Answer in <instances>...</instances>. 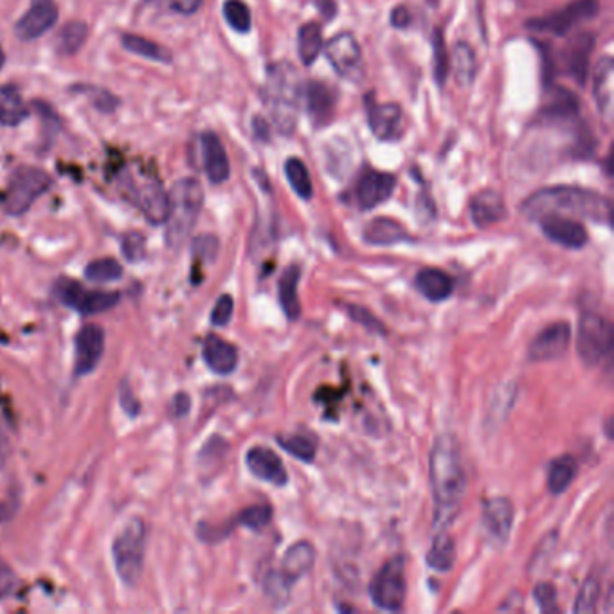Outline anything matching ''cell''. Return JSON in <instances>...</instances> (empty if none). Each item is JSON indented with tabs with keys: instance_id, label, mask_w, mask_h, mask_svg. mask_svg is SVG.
Instances as JSON below:
<instances>
[{
	"instance_id": "obj_54",
	"label": "cell",
	"mask_w": 614,
	"mask_h": 614,
	"mask_svg": "<svg viewBox=\"0 0 614 614\" xmlns=\"http://www.w3.org/2000/svg\"><path fill=\"white\" fill-rule=\"evenodd\" d=\"M119 401H121V408L126 411L128 414H132V416L137 414L139 402L135 401V397H134V393H132V390L128 388L126 382H123L121 388H119Z\"/></svg>"
},
{
	"instance_id": "obj_34",
	"label": "cell",
	"mask_w": 614,
	"mask_h": 614,
	"mask_svg": "<svg viewBox=\"0 0 614 614\" xmlns=\"http://www.w3.org/2000/svg\"><path fill=\"white\" fill-rule=\"evenodd\" d=\"M425 560L436 571H451L452 569L454 560H456V544H454L452 537L447 533V530L436 531V539H434Z\"/></svg>"
},
{
	"instance_id": "obj_18",
	"label": "cell",
	"mask_w": 614,
	"mask_h": 614,
	"mask_svg": "<svg viewBox=\"0 0 614 614\" xmlns=\"http://www.w3.org/2000/svg\"><path fill=\"white\" fill-rule=\"evenodd\" d=\"M513 505L507 498H494L483 503V528L487 539L503 546L512 533Z\"/></svg>"
},
{
	"instance_id": "obj_46",
	"label": "cell",
	"mask_w": 614,
	"mask_h": 614,
	"mask_svg": "<svg viewBox=\"0 0 614 614\" xmlns=\"http://www.w3.org/2000/svg\"><path fill=\"white\" fill-rule=\"evenodd\" d=\"M146 5H154L157 9L164 11H173L184 16H190L199 11L203 0H144Z\"/></svg>"
},
{
	"instance_id": "obj_32",
	"label": "cell",
	"mask_w": 614,
	"mask_h": 614,
	"mask_svg": "<svg viewBox=\"0 0 614 614\" xmlns=\"http://www.w3.org/2000/svg\"><path fill=\"white\" fill-rule=\"evenodd\" d=\"M121 44L128 53L148 58L152 62H159V64H170L172 62V51L168 47H164L157 42H152L144 36L126 33V35H123Z\"/></svg>"
},
{
	"instance_id": "obj_26",
	"label": "cell",
	"mask_w": 614,
	"mask_h": 614,
	"mask_svg": "<svg viewBox=\"0 0 614 614\" xmlns=\"http://www.w3.org/2000/svg\"><path fill=\"white\" fill-rule=\"evenodd\" d=\"M416 291L427 298L429 302H445L452 291H454V282L449 274L438 269H423L416 274L414 280Z\"/></svg>"
},
{
	"instance_id": "obj_51",
	"label": "cell",
	"mask_w": 614,
	"mask_h": 614,
	"mask_svg": "<svg viewBox=\"0 0 614 614\" xmlns=\"http://www.w3.org/2000/svg\"><path fill=\"white\" fill-rule=\"evenodd\" d=\"M233 310H234V302L231 296H222L216 305L213 308V313H211V322L214 326H225L229 324L231 317H233Z\"/></svg>"
},
{
	"instance_id": "obj_49",
	"label": "cell",
	"mask_w": 614,
	"mask_h": 614,
	"mask_svg": "<svg viewBox=\"0 0 614 614\" xmlns=\"http://www.w3.org/2000/svg\"><path fill=\"white\" fill-rule=\"evenodd\" d=\"M533 597L540 611L544 613L557 611V591L551 584H539L533 591Z\"/></svg>"
},
{
	"instance_id": "obj_28",
	"label": "cell",
	"mask_w": 614,
	"mask_h": 614,
	"mask_svg": "<svg viewBox=\"0 0 614 614\" xmlns=\"http://www.w3.org/2000/svg\"><path fill=\"white\" fill-rule=\"evenodd\" d=\"M593 45H595V38L586 33V35L575 36L564 53V64L568 71L571 73V76L577 78L579 84L586 82L588 62L593 51Z\"/></svg>"
},
{
	"instance_id": "obj_5",
	"label": "cell",
	"mask_w": 614,
	"mask_h": 614,
	"mask_svg": "<svg viewBox=\"0 0 614 614\" xmlns=\"http://www.w3.org/2000/svg\"><path fill=\"white\" fill-rule=\"evenodd\" d=\"M146 524L141 517L130 519L112 544L114 566L126 586H135L144 566Z\"/></svg>"
},
{
	"instance_id": "obj_61",
	"label": "cell",
	"mask_w": 614,
	"mask_h": 614,
	"mask_svg": "<svg viewBox=\"0 0 614 614\" xmlns=\"http://www.w3.org/2000/svg\"><path fill=\"white\" fill-rule=\"evenodd\" d=\"M4 64H5V56H4V51L0 49V69L4 67Z\"/></svg>"
},
{
	"instance_id": "obj_17",
	"label": "cell",
	"mask_w": 614,
	"mask_h": 614,
	"mask_svg": "<svg viewBox=\"0 0 614 614\" xmlns=\"http://www.w3.org/2000/svg\"><path fill=\"white\" fill-rule=\"evenodd\" d=\"M540 220L542 233L555 243L568 249H582L588 243V233L584 225L566 214H546Z\"/></svg>"
},
{
	"instance_id": "obj_33",
	"label": "cell",
	"mask_w": 614,
	"mask_h": 614,
	"mask_svg": "<svg viewBox=\"0 0 614 614\" xmlns=\"http://www.w3.org/2000/svg\"><path fill=\"white\" fill-rule=\"evenodd\" d=\"M27 114L29 108L15 87H0V126H16Z\"/></svg>"
},
{
	"instance_id": "obj_35",
	"label": "cell",
	"mask_w": 614,
	"mask_h": 614,
	"mask_svg": "<svg viewBox=\"0 0 614 614\" xmlns=\"http://www.w3.org/2000/svg\"><path fill=\"white\" fill-rule=\"evenodd\" d=\"M577 476V461L571 456L557 458L548 472V489L551 494H562Z\"/></svg>"
},
{
	"instance_id": "obj_23",
	"label": "cell",
	"mask_w": 614,
	"mask_h": 614,
	"mask_svg": "<svg viewBox=\"0 0 614 614\" xmlns=\"http://www.w3.org/2000/svg\"><path fill=\"white\" fill-rule=\"evenodd\" d=\"M507 216V205L496 190H483L470 201V218L478 227H490Z\"/></svg>"
},
{
	"instance_id": "obj_57",
	"label": "cell",
	"mask_w": 614,
	"mask_h": 614,
	"mask_svg": "<svg viewBox=\"0 0 614 614\" xmlns=\"http://www.w3.org/2000/svg\"><path fill=\"white\" fill-rule=\"evenodd\" d=\"M253 128H254V134H256L258 139H263V141L269 139V124H267V121H263L262 117H256L253 121Z\"/></svg>"
},
{
	"instance_id": "obj_41",
	"label": "cell",
	"mask_w": 614,
	"mask_h": 614,
	"mask_svg": "<svg viewBox=\"0 0 614 614\" xmlns=\"http://www.w3.org/2000/svg\"><path fill=\"white\" fill-rule=\"evenodd\" d=\"M280 445L292 454L294 458L302 460V461H313L315 458V441L310 440L307 436H300V434H292V436H282L280 438Z\"/></svg>"
},
{
	"instance_id": "obj_50",
	"label": "cell",
	"mask_w": 614,
	"mask_h": 614,
	"mask_svg": "<svg viewBox=\"0 0 614 614\" xmlns=\"http://www.w3.org/2000/svg\"><path fill=\"white\" fill-rule=\"evenodd\" d=\"M193 254L203 262H214L218 254V240L213 234L199 236L193 242Z\"/></svg>"
},
{
	"instance_id": "obj_60",
	"label": "cell",
	"mask_w": 614,
	"mask_h": 614,
	"mask_svg": "<svg viewBox=\"0 0 614 614\" xmlns=\"http://www.w3.org/2000/svg\"><path fill=\"white\" fill-rule=\"evenodd\" d=\"M7 517H11V510H9V509H5V505H4V503H0V522H2V520H5Z\"/></svg>"
},
{
	"instance_id": "obj_56",
	"label": "cell",
	"mask_w": 614,
	"mask_h": 614,
	"mask_svg": "<svg viewBox=\"0 0 614 614\" xmlns=\"http://www.w3.org/2000/svg\"><path fill=\"white\" fill-rule=\"evenodd\" d=\"M411 22V15L410 11L404 7V5H401V7H397V9H393V13H391V24L395 25V27H408L410 25Z\"/></svg>"
},
{
	"instance_id": "obj_11",
	"label": "cell",
	"mask_w": 614,
	"mask_h": 614,
	"mask_svg": "<svg viewBox=\"0 0 614 614\" xmlns=\"http://www.w3.org/2000/svg\"><path fill=\"white\" fill-rule=\"evenodd\" d=\"M58 300L67 307L78 310L80 313L93 315L102 313L119 303L117 292L108 291H87L76 282H58L56 285Z\"/></svg>"
},
{
	"instance_id": "obj_7",
	"label": "cell",
	"mask_w": 614,
	"mask_h": 614,
	"mask_svg": "<svg viewBox=\"0 0 614 614\" xmlns=\"http://www.w3.org/2000/svg\"><path fill=\"white\" fill-rule=\"evenodd\" d=\"M577 350L586 366H599L611 355L613 350L611 322L595 312H586L579 322Z\"/></svg>"
},
{
	"instance_id": "obj_16",
	"label": "cell",
	"mask_w": 614,
	"mask_h": 614,
	"mask_svg": "<svg viewBox=\"0 0 614 614\" xmlns=\"http://www.w3.org/2000/svg\"><path fill=\"white\" fill-rule=\"evenodd\" d=\"M104 350V333L98 324L84 326L76 335V361L74 373L78 377L89 375L96 370Z\"/></svg>"
},
{
	"instance_id": "obj_1",
	"label": "cell",
	"mask_w": 614,
	"mask_h": 614,
	"mask_svg": "<svg viewBox=\"0 0 614 614\" xmlns=\"http://www.w3.org/2000/svg\"><path fill=\"white\" fill-rule=\"evenodd\" d=\"M429 472L434 498V530L443 531L458 517L467 489L460 447L451 434H441L434 441Z\"/></svg>"
},
{
	"instance_id": "obj_24",
	"label": "cell",
	"mask_w": 614,
	"mask_h": 614,
	"mask_svg": "<svg viewBox=\"0 0 614 614\" xmlns=\"http://www.w3.org/2000/svg\"><path fill=\"white\" fill-rule=\"evenodd\" d=\"M203 353L207 368L216 375H229L238 366V350L222 337L209 335Z\"/></svg>"
},
{
	"instance_id": "obj_22",
	"label": "cell",
	"mask_w": 614,
	"mask_h": 614,
	"mask_svg": "<svg viewBox=\"0 0 614 614\" xmlns=\"http://www.w3.org/2000/svg\"><path fill=\"white\" fill-rule=\"evenodd\" d=\"M335 93L330 85L321 82H310L305 87V103H307L308 115L315 128L328 124L333 117L335 110Z\"/></svg>"
},
{
	"instance_id": "obj_37",
	"label": "cell",
	"mask_w": 614,
	"mask_h": 614,
	"mask_svg": "<svg viewBox=\"0 0 614 614\" xmlns=\"http://www.w3.org/2000/svg\"><path fill=\"white\" fill-rule=\"evenodd\" d=\"M322 33H321V25L315 22H308L302 29H300V36H298V53H300V60L305 65H312L319 53L322 51Z\"/></svg>"
},
{
	"instance_id": "obj_42",
	"label": "cell",
	"mask_w": 614,
	"mask_h": 614,
	"mask_svg": "<svg viewBox=\"0 0 614 614\" xmlns=\"http://www.w3.org/2000/svg\"><path fill=\"white\" fill-rule=\"evenodd\" d=\"M432 58H434V78L440 87H443L449 74V56L445 49V40L441 29H434L432 35Z\"/></svg>"
},
{
	"instance_id": "obj_9",
	"label": "cell",
	"mask_w": 614,
	"mask_h": 614,
	"mask_svg": "<svg viewBox=\"0 0 614 614\" xmlns=\"http://www.w3.org/2000/svg\"><path fill=\"white\" fill-rule=\"evenodd\" d=\"M599 13V0H573L568 5L530 20L526 25L537 33H550L555 36H566L579 24L593 18Z\"/></svg>"
},
{
	"instance_id": "obj_3",
	"label": "cell",
	"mask_w": 614,
	"mask_h": 614,
	"mask_svg": "<svg viewBox=\"0 0 614 614\" xmlns=\"http://www.w3.org/2000/svg\"><path fill=\"white\" fill-rule=\"evenodd\" d=\"M302 89L303 87L294 65L289 62H278L269 67L265 102L280 134L291 135L296 128Z\"/></svg>"
},
{
	"instance_id": "obj_10",
	"label": "cell",
	"mask_w": 614,
	"mask_h": 614,
	"mask_svg": "<svg viewBox=\"0 0 614 614\" xmlns=\"http://www.w3.org/2000/svg\"><path fill=\"white\" fill-rule=\"evenodd\" d=\"M324 56L333 67V71L348 80V82H359L364 74V60L362 51L357 42V38L344 31L335 36H332L326 45H322Z\"/></svg>"
},
{
	"instance_id": "obj_14",
	"label": "cell",
	"mask_w": 614,
	"mask_h": 614,
	"mask_svg": "<svg viewBox=\"0 0 614 614\" xmlns=\"http://www.w3.org/2000/svg\"><path fill=\"white\" fill-rule=\"evenodd\" d=\"M58 20V7L54 0H33L31 7L15 24V35L24 40H36L49 31Z\"/></svg>"
},
{
	"instance_id": "obj_45",
	"label": "cell",
	"mask_w": 614,
	"mask_h": 614,
	"mask_svg": "<svg viewBox=\"0 0 614 614\" xmlns=\"http://www.w3.org/2000/svg\"><path fill=\"white\" fill-rule=\"evenodd\" d=\"M240 524H243L249 530H263L272 520V509L269 505H254L245 509L238 517Z\"/></svg>"
},
{
	"instance_id": "obj_39",
	"label": "cell",
	"mask_w": 614,
	"mask_h": 614,
	"mask_svg": "<svg viewBox=\"0 0 614 614\" xmlns=\"http://www.w3.org/2000/svg\"><path fill=\"white\" fill-rule=\"evenodd\" d=\"M223 16L227 24L238 33H247L253 25L251 9L243 0H225Z\"/></svg>"
},
{
	"instance_id": "obj_40",
	"label": "cell",
	"mask_w": 614,
	"mask_h": 614,
	"mask_svg": "<svg viewBox=\"0 0 614 614\" xmlns=\"http://www.w3.org/2000/svg\"><path fill=\"white\" fill-rule=\"evenodd\" d=\"M123 269L121 265L114 260V258H100L91 262L85 267V278L96 283H106V282H114L117 278H121Z\"/></svg>"
},
{
	"instance_id": "obj_52",
	"label": "cell",
	"mask_w": 614,
	"mask_h": 614,
	"mask_svg": "<svg viewBox=\"0 0 614 614\" xmlns=\"http://www.w3.org/2000/svg\"><path fill=\"white\" fill-rule=\"evenodd\" d=\"M18 588V579L11 566L0 557V599L13 595Z\"/></svg>"
},
{
	"instance_id": "obj_12",
	"label": "cell",
	"mask_w": 614,
	"mask_h": 614,
	"mask_svg": "<svg viewBox=\"0 0 614 614\" xmlns=\"http://www.w3.org/2000/svg\"><path fill=\"white\" fill-rule=\"evenodd\" d=\"M571 342V328L568 322H555L542 330L530 344L528 357L533 362L560 359Z\"/></svg>"
},
{
	"instance_id": "obj_59",
	"label": "cell",
	"mask_w": 614,
	"mask_h": 614,
	"mask_svg": "<svg viewBox=\"0 0 614 614\" xmlns=\"http://www.w3.org/2000/svg\"><path fill=\"white\" fill-rule=\"evenodd\" d=\"M5 458H7V441H5V438L0 434V465L5 461Z\"/></svg>"
},
{
	"instance_id": "obj_55",
	"label": "cell",
	"mask_w": 614,
	"mask_h": 614,
	"mask_svg": "<svg viewBox=\"0 0 614 614\" xmlns=\"http://www.w3.org/2000/svg\"><path fill=\"white\" fill-rule=\"evenodd\" d=\"M87 91H89V87H85ZM91 94H94V98H93V103L102 110V112H110V110H114L115 106H117V100L110 94V93H106V91H89Z\"/></svg>"
},
{
	"instance_id": "obj_29",
	"label": "cell",
	"mask_w": 614,
	"mask_h": 614,
	"mask_svg": "<svg viewBox=\"0 0 614 614\" xmlns=\"http://www.w3.org/2000/svg\"><path fill=\"white\" fill-rule=\"evenodd\" d=\"M313 560H315V551H313L312 544H308L305 540L296 542L285 553L282 573L294 584L298 579H302L312 569Z\"/></svg>"
},
{
	"instance_id": "obj_15",
	"label": "cell",
	"mask_w": 614,
	"mask_h": 614,
	"mask_svg": "<svg viewBox=\"0 0 614 614\" xmlns=\"http://www.w3.org/2000/svg\"><path fill=\"white\" fill-rule=\"evenodd\" d=\"M368 124L381 141H395L402 134L404 114L397 103H375L373 96L366 98Z\"/></svg>"
},
{
	"instance_id": "obj_48",
	"label": "cell",
	"mask_w": 614,
	"mask_h": 614,
	"mask_svg": "<svg viewBox=\"0 0 614 614\" xmlns=\"http://www.w3.org/2000/svg\"><path fill=\"white\" fill-rule=\"evenodd\" d=\"M292 582L280 571V573H271L267 577V582H265V589L269 593V597L280 600V602H285L287 597H289V589H291Z\"/></svg>"
},
{
	"instance_id": "obj_4",
	"label": "cell",
	"mask_w": 614,
	"mask_h": 614,
	"mask_svg": "<svg viewBox=\"0 0 614 614\" xmlns=\"http://www.w3.org/2000/svg\"><path fill=\"white\" fill-rule=\"evenodd\" d=\"M166 242L172 249L183 247L193 231L204 205V190L195 179H181L168 193Z\"/></svg>"
},
{
	"instance_id": "obj_43",
	"label": "cell",
	"mask_w": 614,
	"mask_h": 614,
	"mask_svg": "<svg viewBox=\"0 0 614 614\" xmlns=\"http://www.w3.org/2000/svg\"><path fill=\"white\" fill-rule=\"evenodd\" d=\"M600 599V580L597 577H591L584 582L577 604H575V613L591 614L597 611V602Z\"/></svg>"
},
{
	"instance_id": "obj_27",
	"label": "cell",
	"mask_w": 614,
	"mask_h": 614,
	"mask_svg": "<svg viewBox=\"0 0 614 614\" xmlns=\"http://www.w3.org/2000/svg\"><path fill=\"white\" fill-rule=\"evenodd\" d=\"M364 240L371 245H397L410 242V233L393 218H375L364 229Z\"/></svg>"
},
{
	"instance_id": "obj_58",
	"label": "cell",
	"mask_w": 614,
	"mask_h": 614,
	"mask_svg": "<svg viewBox=\"0 0 614 614\" xmlns=\"http://www.w3.org/2000/svg\"><path fill=\"white\" fill-rule=\"evenodd\" d=\"M175 404H177V412L179 414H184L186 411L190 410V406H192V402H190V399H188V395H177V399H175Z\"/></svg>"
},
{
	"instance_id": "obj_36",
	"label": "cell",
	"mask_w": 614,
	"mask_h": 614,
	"mask_svg": "<svg viewBox=\"0 0 614 614\" xmlns=\"http://www.w3.org/2000/svg\"><path fill=\"white\" fill-rule=\"evenodd\" d=\"M87 36H89V27H87L85 22H82V20L67 22L56 36L58 51L65 56H71L84 47Z\"/></svg>"
},
{
	"instance_id": "obj_25",
	"label": "cell",
	"mask_w": 614,
	"mask_h": 614,
	"mask_svg": "<svg viewBox=\"0 0 614 614\" xmlns=\"http://www.w3.org/2000/svg\"><path fill=\"white\" fill-rule=\"evenodd\" d=\"M613 58H600L593 74V96L600 115L608 121L613 115Z\"/></svg>"
},
{
	"instance_id": "obj_2",
	"label": "cell",
	"mask_w": 614,
	"mask_h": 614,
	"mask_svg": "<svg viewBox=\"0 0 614 614\" xmlns=\"http://www.w3.org/2000/svg\"><path fill=\"white\" fill-rule=\"evenodd\" d=\"M520 209L531 220H539L546 214H571L602 222L606 225L611 223V203L606 197L591 190L573 186L539 190L522 203Z\"/></svg>"
},
{
	"instance_id": "obj_47",
	"label": "cell",
	"mask_w": 614,
	"mask_h": 614,
	"mask_svg": "<svg viewBox=\"0 0 614 614\" xmlns=\"http://www.w3.org/2000/svg\"><path fill=\"white\" fill-rule=\"evenodd\" d=\"M121 249L128 262H139L144 256V236L137 231L124 234L121 242Z\"/></svg>"
},
{
	"instance_id": "obj_19",
	"label": "cell",
	"mask_w": 614,
	"mask_h": 614,
	"mask_svg": "<svg viewBox=\"0 0 614 614\" xmlns=\"http://www.w3.org/2000/svg\"><path fill=\"white\" fill-rule=\"evenodd\" d=\"M245 463L251 474L262 481L272 483L276 487H283L289 480L283 461L274 451L267 447H253L245 456Z\"/></svg>"
},
{
	"instance_id": "obj_20",
	"label": "cell",
	"mask_w": 614,
	"mask_h": 614,
	"mask_svg": "<svg viewBox=\"0 0 614 614\" xmlns=\"http://www.w3.org/2000/svg\"><path fill=\"white\" fill-rule=\"evenodd\" d=\"M135 204L143 211V214L152 222L154 225L164 223L168 216V193L164 192L163 184L157 179H146L143 184L135 186L134 190Z\"/></svg>"
},
{
	"instance_id": "obj_6",
	"label": "cell",
	"mask_w": 614,
	"mask_h": 614,
	"mask_svg": "<svg viewBox=\"0 0 614 614\" xmlns=\"http://www.w3.org/2000/svg\"><path fill=\"white\" fill-rule=\"evenodd\" d=\"M53 186V179L47 172L35 166L18 168L5 188L2 197V207L7 214H24L44 193Z\"/></svg>"
},
{
	"instance_id": "obj_31",
	"label": "cell",
	"mask_w": 614,
	"mask_h": 614,
	"mask_svg": "<svg viewBox=\"0 0 614 614\" xmlns=\"http://www.w3.org/2000/svg\"><path fill=\"white\" fill-rule=\"evenodd\" d=\"M300 276L302 271L296 265H291L278 285V294H280V305L283 308L285 315L294 321L300 317L302 313V305H300V298H298V283H300Z\"/></svg>"
},
{
	"instance_id": "obj_21",
	"label": "cell",
	"mask_w": 614,
	"mask_h": 614,
	"mask_svg": "<svg viewBox=\"0 0 614 614\" xmlns=\"http://www.w3.org/2000/svg\"><path fill=\"white\" fill-rule=\"evenodd\" d=\"M201 150H203V164L205 175L213 184H222L229 179L231 168L225 148L216 134L204 132L201 135Z\"/></svg>"
},
{
	"instance_id": "obj_13",
	"label": "cell",
	"mask_w": 614,
	"mask_h": 614,
	"mask_svg": "<svg viewBox=\"0 0 614 614\" xmlns=\"http://www.w3.org/2000/svg\"><path fill=\"white\" fill-rule=\"evenodd\" d=\"M397 188L395 175L379 170H366L355 186V201L361 209H373L386 203Z\"/></svg>"
},
{
	"instance_id": "obj_8",
	"label": "cell",
	"mask_w": 614,
	"mask_h": 614,
	"mask_svg": "<svg viewBox=\"0 0 614 614\" xmlns=\"http://www.w3.org/2000/svg\"><path fill=\"white\" fill-rule=\"evenodd\" d=\"M406 559L395 557L382 566L370 586L371 600L384 611H399L406 600Z\"/></svg>"
},
{
	"instance_id": "obj_53",
	"label": "cell",
	"mask_w": 614,
	"mask_h": 614,
	"mask_svg": "<svg viewBox=\"0 0 614 614\" xmlns=\"http://www.w3.org/2000/svg\"><path fill=\"white\" fill-rule=\"evenodd\" d=\"M348 313H350V315H352V317H353L357 322H361V324H364L366 328H370L371 332L384 333V326H382V322H381L377 317H373V313H370L368 310L350 305V307H348Z\"/></svg>"
},
{
	"instance_id": "obj_30",
	"label": "cell",
	"mask_w": 614,
	"mask_h": 614,
	"mask_svg": "<svg viewBox=\"0 0 614 614\" xmlns=\"http://www.w3.org/2000/svg\"><path fill=\"white\" fill-rule=\"evenodd\" d=\"M452 67H454V78L460 87L469 89L474 85L476 74H478V58L474 49L467 42H460L454 47L452 53Z\"/></svg>"
},
{
	"instance_id": "obj_38",
	"label": "cell",
	"mask_w": 614,
	"mask_h": 614,
	"mask_svg": "<svg viewBox=\"0 0 614 614\" xmlns=\"http://www.w3.org/2000/svg\"><path fill=\"white\" fill-rule=\"evenodd\" d=\"M285 173H287V181L291 188L294 190V193L302 197L303 201H310L313 195V186H312V179H310L305 163L298 157H291L285 163Z\"/></svg>"
},
{
	"instance_id": "obj_44",
	"label": "cell",
	"mask_w": 614,
	"mask_h": 614,
	"mask_svg": "<svg viewBox=\"0 0 614 614\" xmlns=\"http://www.w3.org/2000/svg\"><path fill=\"white\" fill-rule=\"evenodd\" d=\"M579 110V102L577 98L568 93V91H557L553 102L550 103V106L544 110L546 117L557 119V117H568V115H575Z\"/></svg>"
}]
</instances>
